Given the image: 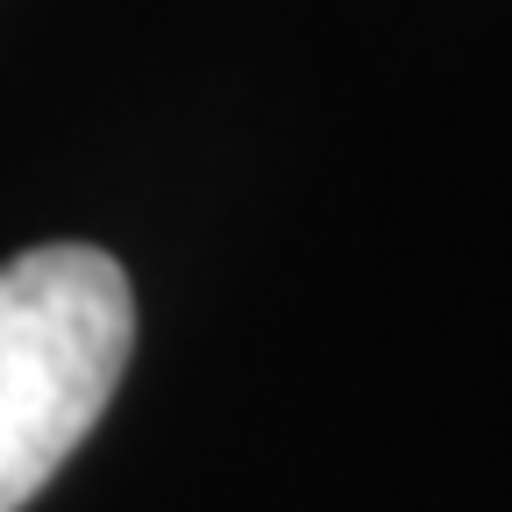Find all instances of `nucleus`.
Returning a JSON list of instances; mask_svg holds the SVG:
<instances>
[{
	"label": "nucleus",
	"instance_id": "obj_1",
	"mask_svg": "<svg viewBox=\"0 0 512 512\" xmlns=\"http://www.w3.org/2000/svg\"><path fill=\"white\" fill-rule=\"evenodd\" d=\"M136 349V299L107 249L50 242L0 264V512H22L93 434Z\"/></svg>",
	"mask_w": 512,
	"mask_h": 512
}]
</instances>
